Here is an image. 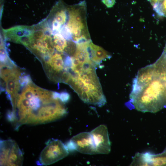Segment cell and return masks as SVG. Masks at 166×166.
I'll use <instances>...</instances> for the list:
<instances>
[{
	"label": "cell",
	"instance_id": "6da1fadb",
	"mask_svg": "<svg viewBox=\"0 0 166 166\" xmlns=\"http://www.w3.org/2000/svg\"><path fill=\"white\" fill-rule=\"evenodd\" d=\"M11 102L12 110L7 117L16 130L22 125L38 124L53 122L67 113L65 103L55 99L52 91L32 82L23 88Z\"/></svg>",
	"mask_w": 166,
	"mask_h": 166
},
{
	"label": "cell",
	"instance_id": "7a4b0ae2",
	"mask_svg": "<svg viewBox=\"0 0 166 166\" xmlns=\"http://www.w3.org/2000/svg\"><path fill=\"white\" fill-rule=\"evenodd\" d=\"M129 101L136 110L156 113L166 105V63L157 60L133 79Z\"/></svg>",
	"mask_w": 166,
	"mask_h": 166
},
{
	"label": "cell",
	"instance_id": "3957f363",
	"mask_svg": "<svg viewBox=\"0 0 166 166\" xmlns=\"http://www.w3.org/2000/svg\"><path fill=\"white\" fill-rule=\"evenodd\" d=\"M86 6L85 1L67 6L68 18L66 26L76 43L91 40L86 22Z\"/></svg>",
	"mask_w": 166,
	"mask_h": 166
},
{
	"label": "cell",
	"instance_id": "277c9868",
	"mask_svg": "<svg viewBox=\"0 0 166 166\" xmlns=\"http://www.w3.org/2000/svg\"><path fill=\"white\" fill-rule=\"evenodd\" d=\"M68 154L67 147L61 140H51L41 152L38 163L42 165L51 164L66 157Z\"/></svg>",
	"mask_w": 166,
	"mask_h": 166
},
{
	"label": "cell",
	"instance_id": "5b68a950",
	"mask_svg": "<svg viewBox=\"0 0 166 166\" xmlns=\"http://www.w3.org/2000/svg\"><path fill=\"white\" fill-rule=\"evenodd\" d=\"M0 166H21L23 157L17 143L11 139L0 141Z\"/></svg>",
	"mask_w": 166,
	"mask_h": 166
},
{
	"label": "cell",
	"instance_id": "8992f818",
	"mask_svg": "<svg viewBox=\"0 0 166 166\" xmlns=\"http://www.w3.org/2000/svg\"><path fill=\"white\" fill-rule=\"evenodd\" d=\"M68 150H76L84 154H97L90 132H83L73 136L66 145Z\"/></svg>",
	"mask_w": 166,
	"mask_h": 166
},
{
	"label": "cell",
	"instance_id": "52a82bcc",
	"mask_svg": "<svg viewBox=\"0 0 166 166\" xmlns=\"http://www.w3.org/2000/svg\"><path fill=\"white\" fill-rule=\"evenodd\" d=\"M3 32L7 39L28 48L33 42L34 30L32 26H18L4 30Z\"/></svg>",
	"mask_w": 166,
	"mask_h": 166
},
{
	"label": "cell",
	"instance_id": "ba28073f",
	"mask_svg": "<svg viewBox=\"0 0 166 166\" xmlns=\"http://www.w3.org/2000/svg\"><path fill=\"white\" fill-rule=\"evenodd\" d=\"M90 133L92 136L97 154H109L111 151V144L106 126L100 125Z\"/></svg>",
	"mask_w": 166,
	"mask_h": 166
},
{
	"label": "cell",
	"instance_id": "9c48e42d",
	"mask_svg": "<svg viewBox=\"0 0 166 166\" xmlns=\"http://www.w3.org/2000/svg\"><path fill=\"white\" fill-rule=\"evenodd\" d=\"M134 165L163 166L166 165V155H156L149 153H137L133 158Z\"/></svg>",
	"mask_w": 166,
	"mask_h": 166
},
{
	"label": "cell",
	"instance_id": "30bf717a",
	"mask_svg": "<svg viewBox=\"0 0 166 166\" xmlns=\"http://www.w3.org/2000/svg\"><path fill=\"white\" fill-rule=\"evenodd\" d=\"M53 13L52 22V30L59 32L67 19V6L61 0L57 2L51 11Z\"/></svg>",
	"mask_w": 166,
	"mask_h": 166
},
{
	"label": "cell",
	"instance_id": "8fae6325",
	"mask_svg": "<svg viewBox=\"0 0 166 166\" xmlns=\"http://www.w3.org/2000/svg\"><path fill=\"white\" fill-rule=\"evenodd\" d=\"M87 50L90 60L97 64L111 57L108 52L101 47L94 44L91 41L88 47Z\"/></svg>",
	"mask_w": 166,
	"mask_h": 166
},
{
	"label": "cell",
	"instance_id": "7c38bea8",
	"mask_svg": "<svg viewBox=\"0 0 166 166\" xmlns=\"http://www.w3.org/2000/svg\"><path fill=\"white\" fill-rule=\"evenodd\" d=\"M53 40L56 50L60 53L63 52L68 44L65 38L60 33L56 34L53 36Z\"/></svg>",
	"mask_w": 166,
	"mask_h": 166
},
{
	"label": "cell",
	"instance_id": "4fadbf2b",
	"mask_svg": "<svg viewBox=\"0 0 166 166\" xmlns=\"http://www.w3.org/2000/svg\"><path fill=\"white\" fill-rule=\"evenodd\" d=\"M153 8L158 15L166 18V0H158Z\"/></svg>",
	"mask_w": 166,
	"mask_h": 166
},
{
	"label": "cell",
	"instance_id": "5bb4252c",
	"mask_svg": "<svg viewBox=\"0 0 166 166\" xmlns=\"http://www.w3.org/2000/svg\"><path fill=\"white\" fill-rule=\"evenodd\" d=\"M19 81L21 89L33 82L30 75L22 73L20 76Z\"/></svg>",
	"mask_w": 166,
	"mask_h": 166
},
{
	"label": "cell",
	"instance_id": "9a60e30c",
	"mask_svg": "<svg viewBox=\"0 0 166 166\" xmlns=\"http://www.w3.org/2000/svg\"><path fill=\"white\" fill-rule=\"evenodd\" d=\"M59 98L64 103L67 102L70 99V95L66 91H63L60 93Z\"/></svg>",
	"mask_w": 166,
	"mask_h": 166
},
{
	"label": "cell",
	"instance_id": "2e32d148",
	"mask_svg": "<svg viewBox=\"0 0 166 166\" xmlns=\"http://www.w3.org/2000/svg\"><path fill=\"white\" fill-rule=\"evenodd\" d=\"M101 2L109 8L112 7L116 2L115 0H102Z\"/></svg>",
	"mask_w": 166,
	"mask_h": 166
},
{
	"label": "cell",
	"instance_id": "e0dca14e",
	"mask_svg": "<svg viewBox=\"0 0 166 166\" xmlns=\"http://www.w3.org/2000/svg\"><path fill=\"white\" fill-rule=\"evenodd\" d=\"M77 81L79 87L81 89L85 85L83 81L80 77L78 78Z\"/></svg>",
	"mask_w": 166,
	"mask_h": 166
},
{
	"label": "cell",
	"instance_id": "ac0fdd59",
	"mask_svg": "<svg viewBox=\"0 0 166 166\" xmlns=\"http://www.w3.org/2000/svg\"><path fill=\"white\" fill-rule=\"evenodd\" d=\"M82 80L85 83V85H88L90 84H93V85H94V84L92 82V81L89 78L85 79L84 80Z\"/></svg>",
	"mask_w": 166,
	"mask_h": 166
},
{
	"label": "cell",
	"instance_id": "d6986e66",
	"mask_svg": "<svg viewBox=\"0 0 166 166\" xmlns=\"http://www.w3.org/2000/svg\"><path fill=\"white\" fill-rule=\"evenodd\" d=\"M82 91H84L88 93L90 89L89 87L87 85H85L82 89Z\"/></svg>",
	"mask_w": 166,
	"mask_h": 166
},
{
	"label": "cell",
	"instance_id": "ffe728a7",
	"mask_svg": "<svg viewBox=\"0 0 166 166\" xmlns=\"http://www.w3.org/2000/svg\"><path fill=\"white\" fill-rule=\"evenodd\" d=\"M151 4L153 7L156 4L158 0H149Z\"/></svg>",
	"mask_w": 166,
	"mask_h": 166
},
{
	"label": "cell",
	"instance_id": "44dd1931",
	"mask_svg": "<svg viewBox=\"0 0 166 166\" xmlns=\"http://www.w3.org/2000/svg\"><path fill=\"white\" fill-rule=\"evenodd\" d=\"M163 52L166 54V42Z\"/></svg>",
	"mask_w": 166,
	"mask_h": 166
}]
</instances>
